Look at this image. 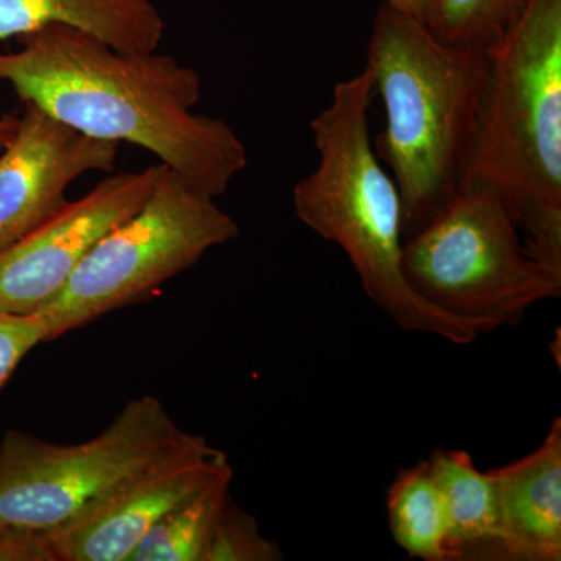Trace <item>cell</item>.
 <instances>
[{
	"label": "cell",
	"instance_id": "cell-1",
	"mask_svg": "<svg viewBox=\"0 0 561 561\" xmlns=\"http://www.w3.org/2000/svg\"><path fill=\"white\" fill-rule=\"evenodd\" d=\"M21 39L20 50L0 51V81L66 127L150 151L214 198L249 164L227 122L194 113L201 73L171 55L124 54L66 25Z\"/></svg>",
	"mask_w": 561,
	"mask_h": 561
},
{
	"label": "cell",
	"instance_id": "cell-2",
	"mask_svg": "<svg viewBox=\"0 0 561 561\" xmlns=\"http://www.w3.org/2000/svg\"><path fill=\"white\" fill-rule=\"evenodd\" d=\"M365 69L386 108L373 147L400 192L405 239L445 208L470 172L486 55L438 39L382 2Z\"/></svg>",
	"mask_w": 561,
	"mask_h": 561
},
{
	"label": "cell",
	"instance_id": "cell-3",
	"mask_svg": "<svg viewBox=\"0 0 561 561\" xmlns=\"http://www.w3.org/2000/svg\"><path fill=\"white\" fill-rule=\"evenodd\" d=\"M367 69L335 84L311 122L319 164L294 187L298 220L345 251L365 294L398 327L470 345L479 334L419 297L402 275V206L370 138Z\"/></svg>",
	"mask_w": 561,
	"mask_h": 561
},
{
	"label": "cell",
	"instance_id": "cell-4",
	"mask_svg": "<svg viewBox=\"0 0 561 561\" xmlns=\"http://www.w3.org/2000/svg\"><path fill=\"white\" fill-rule=\"evenodd\" d=\"M485 55L470 171L500 187L530 256L561 283V0H527Z\"/></svg>",
	"mask_w": 561,
	"mask_h": 561
},
{
	"label": "cell",
	"instance_id": "cell-5",
	"mask_svg": "<svg viewBox=\"0 0 561 561\" xmlns=\"http://www.w3.org/2000/svg\"><path fill=\"white\" fill-rule=\"evenodd\" d=\"M402 275L424 301L479 335L518 327L561 284L530 256L507 201L470 171L445 208L402 242Z\"/></svg>",
	"mask_w": 561,
	"mask_h": 561
},
{
	"label": "cell",
	"instance_id": "cell-6",
	"mask_svg": "<svg viewBox=\"0 0 561 561\" xmlns=\"http://www.w3.org/2000/svg\"><path fill=\"white\" fill-rule=\"evenodd\" d=\"M206 443L181 430L151 394L127 402L91 440L61 445L7 431L0 440V531L58 534L125 483Z\"/></svg>",
	"mask_w": 561,
	"mask_h": 561
},
{
	"label": "cell",
	"instance_id": "cell-7",
	"mask_svg": "<svg viewBox=\"0 0 561 561\" xmlns=\"http://www.w3.org/2000/svg\"><path fill=\"white\" fill-rule=\"evenodd\" d=\"M239 234L238 221L216 198L165 169L146 205L110 231L58 297L36 313L47 342L142 301Z\"/></svg>",
	"mask_w": 561,
	"mask_h": 561
},
{
	"label": "cell",
	"instance_id": "cell-8",
	"mask_svg": "<svg viewBox=\"0 0 561 561\" xmlns=\"http://www.w3.org/2000/svg\"><path fill=\"white\" fill-rule=\"evenodd\" d=\"M168 165L117 173L68 202L31 234L0 253V309L35 316L58 297L99 242L138 213Z\"/></svg>",
	"mask_w": 561,
	"mask_h": 561
},
{
	"label": "cell",
	"instance_id": "cell-9",
	"mask_svg": "<svg viewBox=\"0 0 561 561\" xmlns=\"http://www.w3.org/2000/svg\"><path fill=\"white\" fill-rule=\"evenodd\" d=\"M119 146L24 103L16 133L0 151V253L58 213L80 176L113 171Z\"/></svg>",
	"mask_w": 561,
	"mask_h": 561
},
{
	"label": "cell",
	"instance_id": "cell-10",
	"mask_svg": "<svg viewBox=\"0 0 561 561\" xmlns=\"http://www.w3.org/2000/svg\"><path fill=\"white\" fill-rule=\"evenodd\" d=\"M230 465L209 443L151 468L69 527L50 535L57 561H130L147 534Z\"/></svg>",
	"mask_w": 561,
	"mask_h": 561
},
{
	"label": "cell",
	"instance_id": "cell-11",
	"mask_svg": "<svg viewBox=\"0 0 561 561\" xmlns=\"http://www.w3.org/2000/svg\"><path fill=\"white\" fill-rule=\"evenodd\" d=\"M497 494V538L490 559L561 560V420L535 451L489 471Z\"/></svg>",
	"mask_w": 561,
	"mask_h": 561
},
{
	"label": "cell",
	"instance_id": "cell-12",
	"mask_svg": "<svg viewBox=\"0 0 561 561\" xmlns=\"http://www.w3.org/2000/svg\"><path fill=\"white\" fill-rule=\"evenodd\" d=\"M66 25L124 54L158 50L165 22L153 0H0V39Z\"/></svg>",
	"mask_w": 561,
	"mask_h": 561
},
{
	"label": "cell",
	"instance_id": "cell-13",
	"mask_svg": "<svg viewBox=\"0 0 561 561\" xmlns=\"http://www.w3.org/2000/svg\"><path fill=\"white\" fill-rule=\"evenodd\" d=\"M426 460L440 494L449 549L457 560L490 556L500 522L496 486L490 472L479 471L465 451L438 449Z\"/></svg>",
	"mask_w": 561,
	"mask_h": 561
},
{
	"label": "cell",
	"instance_id": "cell-14",
	"mask_svg": "<svg viewBox=\"0 0 561 561\" xmlns=\"http://www.w3.org/2000/svg\"><path fill=\"white\" fill-rule=\"evenodd\" d=\"M390 534L394 542L424 561H456L448 546V526L427 460L398 472L387 491Z\"/></svg>",
	"mask_w": 561,
	"mask_h": 561
},
{
	"label": "cell",
	"instance_id": "cell-15",
	"mask_svg": "<svg viewBox=\"0 0 561 561\" xmlns=\"http://www.w3.org/2000/svg\"><path fill=\"white\" fill-rule=\"evenodd\" d=\"M232 468L228 465L153 527L130 561H202L221 505L231 494Z\"/></svg>",
	"mask_w": 561,
	"mask_h": 561
},
{
	"label": "cell",
	"instance_id": "cell-16",
	"mask_svg": "<svg viewBox=\"0 0 561 561\" xmlns=\"http://www.w3.org/2000/svg\"><path fill=\"white\" fill-rule=\"evenodd\" d=\"M527 0H431L427 28L438 39L485 50L507 32Z\"/></svg>",
	"mask_w": 561,
	"mask_h": 561
},
{
	"label": "cell",
	"instance_id": "cell-17",
	"mask_svg": "<svg viewBox=\"0 0 561 561\" xmlns=\"http://www.w3.org/2000/svg\"><path fill=\"white\" fill-rule=\"evenodd\" d=\"M278 542L262 535L256 518L236 504L231 494L221 505L202 561H280Z\"/></svg>",
	"mask_w": 561,
	"mask_h": 561
},
{
	"label": "cell",
	"instance_id": "cell-18",
	"mask_svg": "<svg viewBox=\"0 0 561 561\" xmlns=\"http://www.w3.org/2000/svg\"><path fill=\"white\" fill-rule=\"evenodd\" d=\"M46 342V324L39 316H20L0 309V390L28 353Z\"/></svg>",
	"mask_w": 561,
	"mask_h": 561
},
{
	"label": "cell",
	"instance_id": "cell-19",
	"mask_svg": "<svg viewBox=\"0 0 561 561\" xmlns=\"http://www.w3.org/2000/svg\"><path fill=\"white\" fill-rule=\"evenodd\" d=\"M0 561H57L47 538L0 531Z\"/></svg>",
	"mask_w": 561,
	"mask_h": 561
},
{
	"label": "cell",
	"instance_id": "cell-20",
	"mask_svg": "<svg viewBox=\"0 0 561 561\" xmlns=\"http://www.w3.org/2000/svg\"><path fill=\"white\" fill-rule=\"evenodd\" d=\"M393 9L415 18L423 24H426L427 10H430L431 0H383Z\"/></svg>",
	"mask_w": 561,
	"mask_h": 561
},
{
	"label": "cell",
	"instance_id": "cell-21",
	"mask_svg": "<svg viewBox=\"0 0 561 561\" xmlns=\"http://www.w3.org/2000/svg\"><path fill=\"white\" fill-rule=\"evenodd\" d=\"M18 124H20V117L18 116L0 117V151L5 149L7 144L13 138L18 130Z\"/></svg>",
	"mask_w": 561,
	"mask_h": 561
}]
</instances>
